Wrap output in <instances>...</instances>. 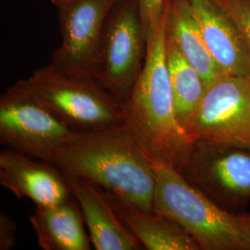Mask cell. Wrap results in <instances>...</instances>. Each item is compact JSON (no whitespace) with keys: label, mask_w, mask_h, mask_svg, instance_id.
Masks as SVG:
<instances>
[{"label":"cell","mask_w":250,"mask_h":250,"mask_svg":"<svg viewBox=\"0 0 250 250\" xmlns=\"http://www.w3.org/2000/svg\"><path fill=\"white\" fill-rule=\"evenodd\" d=\"M167 0H137L146 35L161 18Z\"/></svg>","instance_id":"ac0fdd59"},{"label":"cell","mask_w":250,"mask_h":250,"mask_svg":"<svg viewBox=\"0 0 250 250\" xmlns=\"http://www.w3.org/2000/svg\"><path fill=\"white\" fill-rule=\"evenodd\" d=\"M215 62L224 74L250 78V53L239 29L216 0H188Z\"/></svg>","instance_id":"8fae6325"},{"label":"cell","mask_w":250,"mask_h":250,"mask_svg":"<svg viewBox=\"0 0 250 250\" xmlns=\"http://www.w3.org/2000/svg\"><path fill=\"white\" fill-rule=\"evenodd\" d=\"M238 27L250 53V0H216Z\"/></svg>","instance_id":"e0dca14e"},{"label":"cell","mask_w":250,"mask_h":250,"mask_svg":"<svg viewBox=\"0 0 250 250\" xmlns=\"http://www.w3.org/2000/svg\"><path fill=\"white\" fill-rule=\"evenodd\" d=\"M17 225L7 214L0 213V250H9L15 244Z\"/></svg>","instance_id":"d6986e66"},{"label":"cell","mask_w":250,"mask_h":250,"mask_svg":"<svg viewBox=\"0 0 250 250\" xmlns=\"http://www.w3.org/2000/svg\"><path fill=\"white\" fill-rule=\"evenodd\" d=\"M79 134L16 83L0 98V142L9 149L51 163L56 151Z\"/></svg>","instance_id":"5b68a950"},{"label":"cell","mask_w":250,"mask_h":250,"mask_svg":"<svg viewBox=\"0 0 250 250\" xmlns=\"http://www.w3.org/2000/svg\"><path fill=\"white\" fill-rule=\"evenodd\" d=\"M104 193L120 220L146 250H200L194 237L172 219L140 209L106 190Z\"/></svg>","instance_id":"4fadbf2b"},{"label":"cell","mask_w":250,"mask_h":250,"mask_svg":"<svg viewBox=\"0 0 250 250\" xmlns=\"http://www.w3.org/2000/svg\"><path fill=\"white\" fill-rule=\"evenodd\" d=\"M179 171L224 208L250 201V147L195 141Z\"/></svg>","instance_id":"9c48e42d"},{"label":"cell","mask_w":250,"mask_h":250,"mask_svg":"<svg viewBox=\"0 0 250 250\" xmlns=\"http://www.w3.org/2000/svg\"><path fill=\"white\" fill-rule=\"evenodd\" d=\"M146 49L137 0H122L108 20L95 79L123 103L142 70Z\"/></svg>","instance_id":"ba28073f"},{"label":"cell","mask_w":250,"mask_h":250,"mask_svg":"<svg viewBox=\"0 0 250 250\" xmlns=\"http://www.w3.org/2000/svg\"><path fill=\"white\" fill-rule=\"evenodd\" d=\"M83 216L73 197L57 205L38 207L30 217L40 248L45 250H89Z\"/></svg>","instance_id":"5bb4252c"},{"label":"cell","mask_w":250,"mask_h":250,"mask_svg":"<svg viewBox=\"0 0 250 250\" xmlns=\"http://www.w3.org/2000/svg\"><path fill=\"white\" fill-rule=\"evenodd\" d=\"M27 93L78 133L125 125L123 103L95 78L66 75L52 64L19 81Z\"/></svg>","instance_id":"277c9868"},{"label":"cell","mask_w":250,"mask_h":250,"mask_svg":"<svg viewBox=\"0 0 250 250\" xmlns=\"http://www.w3.org/2000/svg\"><path fill=\"white\" fill-rule=\"evenodd\" d=\"M168 9L169 0L147 32L143 67L123 107L125 125L146 154L180 170L194 142L175 114L166 51Z\"/></svg>","instance_id":"6da1fadb"},{"label":"cell","mask_w":250,"mask_h":250,"mask_svg":"<svg viewBox=\"0 0 250 250\" xmlns=\"http://www.w3.org/2000/svg\"><path fill=\"white\" fill-rule=\"evenodd\" d=\"M122 0H67L59 5L62 42L51 64L69 76L95 78L107 22Z\"/></svg>","instance_id":"52a82bcc"},{"label":"cell","mask_w":250,"mask_h":250,"mask_svg":"<svg viewBox=\"0 0 250 250\" xmlns=\"http://www.w3.org/2000/svg\"><path fill=\"white\" fill-rule=\"evenodd\" d=\"M0 184L38 207L57 205L72 197L65 175L53 164L12 149L0 153Z\"/></svg>","instance_id":"30bf717a"},{"label":"cell","mask_w":250,"mask_h":250,"mask_svg":"<svg viewBox=\"0 0 250 250\" xmlns=\"http://www.w3.org/2000/svg\"><path fill=\"white\" fill-rule=\"evenodd\" d=\"M167 62L174 99L175 114L185 129L204 96V82L181 53L167 31Z\"/></svg>","instance_id":"2e32d148"},{"label":"cell","mask_w":250,"mask_h":250,"mask_svg":"<svg viewBox=\"0 0 250 250\" xmlns=\"http://www.w3.org/2000/svg\"><path fill=\"white\" fill-rule=\"evenodd\" d=\"M150 161L156 179L153 211L183 226L200 250H250V216L226 210L169 163Z\"/></svg>","instance_id":"3957f363"},{"label":"cell","mask_w":250,"mask_h":250,"mask_svg":"<svg viewBox=\"0 0 250 250\" xmlns=\"http://www.w3.org/2000/svg\"><path fill=\"white\" fill-rule=\"evenodd\" d=\"M167 31L206 87L224 75L206 45L188 0H169Z\"/></svg>","instance_id":"9a60e30c"},{"label":"cell","mask_w":250,"mask_h":250,"mask_svg":"<svg viewBox=\"0 0 250 250\" xmlns=\"http://www.w3.org/2000/svg\"><path fill=\"white\" fill-rule=\"evenodd\" d=\"M51 164L85 179L146 211H153L156 179L151 161L126 125L79 133L56 151Z\"/></svg>","instance_id":"7a4b0ae2"},{"label":"cell","mask_w":250,"mask_h":250,"mask_svg":"<svg viewBox=\"0 0 250 250\" xmlns=\"http://www.w3.org/2000/svg\"><path fill=\"white\" fill-rule=\"evenodd\" d=\"M65 177L80 207L95 250H141V243L120 220L102 188L85 179Z\"/></svg>","instance_id":"7c38bea8"},{"label":"cell","mask_w":250,"mask_h":250,"mask_svg":"<svg viewBox=\"0 0 250 250\" xmlns=\"http://www.w3.org/2000/svg\"><path fill=\"white\" fill-rule=\"evenodd\" d=\"M185 130L193 142L250 147V78L224 74L208 85Z\"/></svg>","instance_id":"8992f818"},{"label":"cell","mask_w":250,"mask_h":250,"mask_svg":"<svg viewBox=\"0 0 250 250\" xmlns=\"http://www.w3.org/2000/svg\"><path fill=\"white\" fill-rule=\"evenodd\" d=\"M53 4L55 5H57V6H59V5H61L62 3L63 2H65V1H67V0H50Z\"/></svg>","instance_id":"ffe728a7"}]
</instances>
